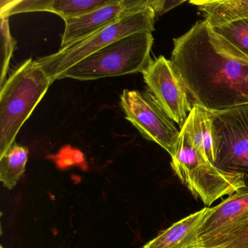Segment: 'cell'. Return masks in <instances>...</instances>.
<instances>
[{"label":"cell","instance_id":"obj_4","mask_svg":"<svg viewBox=\"0 0 248 248\" xmlns=\"http://www.w3.org/2000/svg\"><path fill=\"white\" fill-rule=\"evenodd\" d=\"M152 32H139L123 37L90 55L61 75L80 81L124 76L146 70L152 62Z\"/></svg>","mask_w":248,"mask_h":248},{"label":"cell","instance_id":"obj_17","mask_svg":"<svg viewBox=\"0 0 248 248\" xmlns=\"http://www.w3.org/2000/svg\"><path fill=\"white\" fill-rule=\"evenodd\" d=\"M52 0H1L0 18L23 13L49 12Z\"/></svg>","mask_w":248,"mask_h":248},{"label":"cell","instance_id":"obj_5","mask_svg":"<svg viewBox=\"0 0 248 248\" xmlns=\"http://www.w3.org/2000/svg\"><path fill=\"white\" fill-rule=\"evenodd\" d=\"M155 18V12L148 4L147 6L130 13L90 37L36 61L51 82H55L69 68L108 45L136 33H152Z\"/></svg>","mask_w":248,"mask_h":248},{"label":"cell","instance_id":"obj_12","mask_svg":"<svg viewBox=\"0 0 248 248\" xmlns=\"http://www.w3.org/2000/svg\"><path fill=\"white\" fill-rule=\"evenodd\" d=\"M183 127L202 156L213 165L214 146L210 112L198 106H193Z\"/></svg>","mask_w":248,"mask_h":248},{"label":"cell","instance_id":"obj_20","mask_svg":"<svg viewBox=\"0 0 248 248\" xmlns=\"http://www.w3.org/2000/svg\"><path fill=\"white\" fill-rule=\"evenodd\" d=\"M220 248H248V227Z\"/></svg>","mask_w":248,"mask_h":248},{"label":"cell","instance_id":"obj_21","mask_svg":"<svg viewBox=\"0 0 248 248\" xmlns=\"http://www.w3.org/2000/svg\"><path fill=\"white\" fill-rule=\"evenodd\" d=\"M1 248H4L2 246H1Z\"/></svg>","mask_w":248,"mask_h":248},{"label":"cell","instance_id":"obj_1","mask_svg":"<svg viewBox=\"0 0 248 248\" xmlns=\"http://www.w3.org/2000/svg\"><path fill=\"white\" fill-rule=\"evenodd\" d=\"M173 44L170 61L193 106L212 113L248 104V57L207 21L196 23Z\"/></svg>","mask_w":248,"mask_h":248},{"label":"cell","instance_id":"obj_16","mask_svg":"<svg viewBox=\"0 0 248 248\" xmlns=\"http://www.w3.org/2000/svg\"><path fill=\"white\" fill-rule=\"evenodd\" d=\"M213 30L248 57V18L216 27Z\"/></svg>","mask_w":248,"mask_h":248},{"label":"cell","instance_id":"obj_11","mask_svg":"<svg viewBox=\"0 0 248 248\" xmlns=\"http://www.w3.org/2000/svg\"><path fill=\"white\" fill-rule=\"evenodd\" d=\"M209 209L204 207L175 222L142 248H201L199 233Z\"/></svg>","mask_w":248,"mask_h":248},{"label":"cell","instance_id":"obj_15","mask_svg":"<svg viewBox=\"0 0 248 248\" xmlns=\"http://www.w3.org/2000/svg\"><path fill=\"white\" fill-rule=\"evenodd\" d=\"M114 2L115 0H52L50 13L59 16L64 21L88 14Z\"/></svg>","mask_w":248,"mask_h":248},{"label":"cell","instance_id":"obj_6","mask_svg":"<svg viewBox=\"0 0 248 248\" xmlns=\"http://www.w3.org/2000/svg\"><path fill=\"white\" fill-rule=\"evenodd\" d=\"M210 114L213 165L226 172L244 175L248 189V104Z\"/></svg>","mask_w":248,"mask_h":248},{"label":"cell","instance_id":"obj_9","mask_svg":"<svg viewBox=\"0 0 248 248\" xmlns=\"http://www.w3.org/2000/svg\"><path fill=\"white\" fill-rule=\"evenodd\" d=\"M248 227V189H245L210 207L199 233L201 248H220Z\"/></svg>","mask_w":248,"mask_h":248},{"label":"cell","instance_id":"obj_19","mask_svg":"<svg viewBox=\"0 0 248 248\" xmlns=\"http://www.w3.org/2000/svg\"><path fill=\"white\" fill-rule=\"evenodd\" d=\"M184 0H149V6L153 10L156 18L170 11L172 8L184 3Z\"/></svg>","mask_w":248,"mask_h":248},{"label":"cell","instance_id":"obj_18","mask_svg":"<svg viewBox=\"0 0 248 248\" xmlns=\"http://www.w3.org/2000/svg\"><path fill=\"white\" fill-rule=\"evenodd\" d=\"M1 31V75H0V87H2L7 79V73L9 68L10 62L16 47L17 42L11 34L9 27V18H1L0 21Z\"/></svg>","mask_w":248,"mask_h":248},{"label":"cell","instance_id":"obj_2","mask_svg":"<svg viewBox=\"0 0 248 248\" xmlns=\"http://www.w3.org/2000/svg\"><path fill=\"white\" fill-rule=\"evenodd\" d=\"M53 82L37 61L18 65L0 87V158L16 138Z\"/></svg>","mask_w":248,"mask_h":248},{"label":"cell","instance_id":"obj_8","mask_svg":"<svg viewBox=\"0 0 248 248\" xmlns=\"http://www.w3.org/2000/svg\"><path fill=\"white\" fill-rule=\"evenodd\" d=\"M142 74L148 91L168 117L182 128L188 117L187 112L191 111L192 107L188 93L170 61L159 56L152 60Z\"/></svg>","mask_w":248,"mask_h":248},{"label":"cell","instance_id":"obj_13","mask_svg":"<svg viewBox=\"0 0 248 248\" xmlns=\"http://www.w3.org/2000/svg\"><path fill=\"white\" fill-rule=\"evenodd\" d=\"M190 3L202 12L204 21L212 28L248 18V0H193Z\"/></svg>","mask_w":248,"mask_h":248},{"label":"cell","instance_id":"obj_14","mask_svg":"<svg viewBox=\"0 0 248 248\" xmlns=\"http://www.w3.org/2000/svg\"><path fill=\"white\" fill-rule=\"evenodd\" d=\"M29 150L25 146L14 143L0 158V181L8 189H13L26 170Z\"/></svg>","mask_w":248,"mask_h":248},{"label":"cell","instance_id":"obj_3","mask_svg":"<svg viewBox=\"0 0 248 248\" xmlns=\"http://www.w3.org/2000/svg\"><path fill=\"white\" fill-rule=\"evenodd\" d=\"M171 167L184 185L207 207L224 197L247 189L242 174L226 172L204 159L184 127L180 130Z\"/></svg>","mask_w":248,"mask_h":248},{"label":"cell","instance_id":"obj_7","mask_svg":"<svg viewBox=\"0 0 248 248\" xmlns=\"http://www.w3.org/2000/svg\"><path fill=\"white\" fill-rule=\"evenodd\" d=\"M120 105L126 120L144 139L157 143L171 157L175 155L180 131L149 91L124 90Z\"/></svg>","mask_w":248,"mask_h":248},{"label":"cell","instance_id":"obj_10","mask_svg":"<svg viewBox=\"0 0 248 248\" xmlns=\"http://www.w3.org/2000/svg\"><path fill=\"white\" fill-rule=\"evenodd\" d=\"M148 4L149 0H115L110 5L88 14L64 20L65 30L60 48L90 37Z\"/></svg>","mask_w":248,"mask_h":248}]
</instances>
